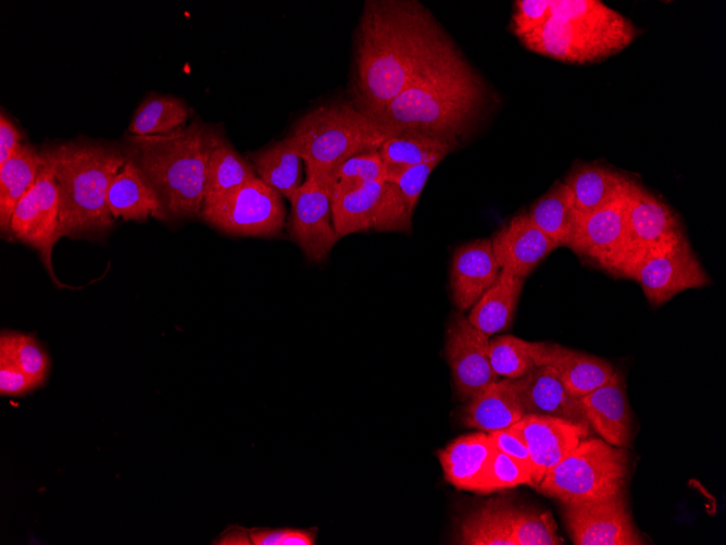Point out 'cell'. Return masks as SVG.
Listing matches in <instances>:
<instances>
[{"label": "cell", "instance_id": "obj_2", "mask_svg": "<svg viewBox=\"0 0 726 545\" xmlns=\"http://www.w3.org/2000/svg\"><path fill=\"white\" fill-rule=\"evenodd\" d=\"M488 89L451 44L402 92L372 116L397 133L433 137L456 148L483 116Z\"/></svg>", "mask_w": 726, "mask_h": 545}, {"label": "cell", "instance_id": "obj_22", "mask_svg": "<svg viewBox=\"0 0 726 545\" xmlns=\"http://www.w3.org/2000/svg\"><path fill=\"white\" fill-rule=\"evenodd\" d=\"M536 366H550L560 375L567 392L581 398L606 382L615 368L606 360L555 343H534Z\"/></svg>", "mask_w": 726, "mask_h": 545}, {"label": "cell", "instance_id": "obj_4", "mask_svg": "<svg viewBox=\"0 0 726 545\" xmlns=\"http://www.w3.org/2000/svg\"><path fill=\"white\" fill-rule=\"evenodd\" d=\"M217 132L196 119L164 135H125L123 151L157 193L164 222L200 216L206 164Z\"/></svg>", "mask_w": 726, "mask_h": 545}, {"label": "cell", "instance_id": "obj_24", "mask_svg": "<svg viewBox=\"0 0 726 545\" xmlns=\"http://www.w3.org/2000/svg\"><path fill=\"white\" fill-rule=\"evenodd\" d=\"M108 207L112 216L124 221H147L152 216L164 222L160 199L132 160L125 163L112 179L108 190Z\"/></svg>", "mask_w": 726, "mask_h": 545}, {"label": "cell", "instance_id": "obj_17", "mask_svg": "<svg viewBox=\"0 0 726 545\" xmlns=\"http://www.w3.org/2000/svg\"><path fill=\"white\" fill-rule=\"evenodd\" d=\"M524 438L531 459L533 486L578 443L588 437L590 429L549 416L525 413L513 424Z\"/></svg>", "mask_w": 726, "mask_h": 545}, {"label": "cell", "instance_id": "obj_38", "mask_svg": "<svg viewBox=\"0 0 726 545\" xmlns=\"http://www.w3.org/2000/svg\"><path fill=\"white\" fill-rule=\"evenodd\" d=\"M512 534L516 545H560L556 524L548 512L514 507Z\"/></svg>", "mask_w": 726, "mask_h": 545}, {"label": "cell", "instance_id": "obj_44", "mask_svg": "<svg viewBox=\"0 0 726 545\" xmlns=\"http://www.w3.org/2000/svg\"><path fill=\"white\" fill-rule=\"evenodd\" d=\"M35 385L29 377L7 356L0 355V393L1 395H22Z\"/></svg>", "mask_w": 726, "mask_h": 545}, {"label": "cell", "instance_id": "obj_26", "mask_svg": "<svg viewBox=\"0 0 726 545\" xmlns=\"http://www.w3.org/2000/svg\"><path fill=\"white\" fill-rule=\"evenodd\" d=\"M45 165L43 158L35 146L22 143L13 154L0 164V233L10 239L12 214L24 195L36 182Z\"/></svg>", "mask_w": 726, "mask_h": 545}, {"label": "cell", "instance_id": "obj_23", "mask_svg": "<svg viewBox=\"0 0 726 545\" xmlns=\"http://www.w3.org/2000/svg\"><path fill=\"white\" fill-rule=\"evenodd\" d=\"M525 414L513 380H498L467 400L462 422L485 433L506 429Z\"/></svg>", "mask_w": 726, "mask_h": 545}, {"label": "cell", "instance_id": "obj_19", "mask_svg": "<svg viewBox=\"0 0 726 545\" xmlns=\"http://www.w3.org/2000/svg\"><path fill=\"white\" fill-rule=\"evenodd\" d=\"M500 270L490 238L474 239L454 250L450 267V290L459 312L463 313L475 305L495 283Z\"/></svg>", "mask_w": 726, "mask_h": 545}, {"label": "cell", "instance_id": "obj_28", "mask_svg": "<svg viewBox=\"0 0 726 545\" xmlns=\"http://www.w3.org/2000/svg\"><path fill=\"white\" fill-rule=\"evenodd\" d=\"M525 278L501 269L495 283L470 309L468 321L488 336L512 324Z\"/></svg>", "mask_w": 726, "mask_h": 545}, {"label": "cell", "instance_id": "obj_42", "mask_svg": "<svg viewBox=\"0 0 726 545\" xmlns=\"http://www.w3.org/2000/svg\"><path fill=\"white\" fill-rule=\"evenodd\" d=\"M440 161L431 160L413 165L390 179L398 186L413 213L428 176Z\"/></svg>", "mask_w": 726, "mask_h": 545}, {"label": "cell", "instance_id": "obj_13", "mask_svg": "<svg viewBox=\"0 0 726 545\" xmlns=\"http://www.w3.org/2000/svg\"><path fill=\"white\" fill-rule=\"evenodd\" d=\"M489 337L462 312L454 313L447 325L445 356L454 389L463 401L499 380L489 361Z\"/></svg>", "mask_w": 726, "mask_h": 545}, {"label": "cell", "instance_id": "obj_36", "mask_svg": "<svg viewBox=\"0 0 726 545\" xmlns=\"http://www.w3.org/2000/svg\"><path fill=\"white\" fill-rule=\"evenodd\" d=\"M0 355L7 356L33 382L39 386L48 375V355L34 336L3 331L0 336Z\"/></svg>", "mask_w": 726, "mask_h": 545}, {"label": "cell", "instance_id": "obj_29", "mask_svg": "<svg viewBox=\"0 0 726 545\" xmlns=\"http://www.w3.org/2000/svg\"><path fill=\"white\" fill-rule=\"evenodd\" d=\"M492 449L488 433L481 431L453 439L438 453L446 481L458 490L475 492Z\"/></svg>", "mask_w": 726, "mask_h": 545}, {"label": "cell", "instance_id": "obj_11", "mask_svg": "<svg viewBox=\"0 0 726 545\" xmlns=\"http://www.w3.org/2000/svg\"><path fill=\"white\" fill-rule=\"evenodd\" d=\"M10 239L36 250L52 282L68 287L58 280L52 267V251L61 239L59 196L53 173L46 164L12 214Z\"/></svg>", "mask_w": 726, "mask_h": 545}, {"label": "cell", "instance_id": "obj_41", "mask_svg": "<svg viewBox=\"0 0 726 545\" xmlns=\"http://www.w3.org/2000/svg\"><path fill=\"white\" fill-rule=\"evenodd\" d=\"M550 15V0H518L511 16V30L520 39L542 25Z\"/></svg>", "mask_w": 726, "mask_h": 545}, {"label": "cell", "instance_id": "obj_18", "mask_svg": "<svg viewBox=\"0 0 726 545\" xmlns=\"http://www.w3.org/2000/svg\"><path fill=\"white\" fill-rule=\"evenodd\" d=\"M501 269L526 278L558 247L528 218L520 212L506 221L490 238Z\"/></svg>", "mask_w": 726, "mask_h": 545}, {"label": "cell", "instance_id": "obj_10", "mask_svg": "<svg viewBox=\"0 0 726 545\" xmlns=\"http://www.w3.org/2000/svg\"><path fill=\"white\" fill-rule=\"evenodd\" d=\"M200 218L229 236L275 238L286 225V208L283 197L255 177L203 203Z\"/></svg>", "mask_w": 726, "mask_h": 545}, {"label": "cell", "instance_id": "obj_3", "mask_svg": "<svg viewBox=\"0 0 726 545\" xmlns=\"http://www.w3.org/2000/svg\"><path fill=\"white\" fill-rule=\"evenodd\" d=\"M59 196L60 237L101 239L114 227L110 184L126 160L121 144L79 138L40 148Z\"/></svg>", "mask_w": 726, "mask_h": 545}, {"label": "cell", "instance_id": "obj_6", "mask_svg": "<svg viewBox=\"0 0 726 545\" xmlns=\"http://www.w3.org/2000/svg\"><path fill=\"white\" fill-rule=\"evenodd\" d=\"M396 134L351 101H340L310 110L295 123L288 136L302 157L305 176L327 179L343 161L378 150Z\"/></svg>", "mask_w": 726, "mask_h": 545}, {"label": "cell", "instance_id": "obj_45", "mask_svg": "<svg viewBox=\"0 0 726 545\" xmlns=\"http://www.w3.org/2000/svg\"><path fill=\"white\" fill-rule=\"evenodd\" d=\"M24 135L15 122L1 108L0 112V164L4 163L24 143Z\"/></svg>", "mask_w": 726, "mask_h": 545}, {"label": "cell", "instance_id": "obj_20", "mask_svg": "<svg viewBox=\"0 0 726 545\" xmlns=\"http://www.w3.org/2000/svg\"><path fill=\"white\" fill-rule=\"evenodd\" d=\"M513 383L525 413L554 417L590 429L581 399L567 392L552 367H535Z\"/></svg>", "mask_w": 726, "mask_h": 545}, {"label": "cell", "instance_id": "obj_32", "mask_svg": "<svg viewBox=\"0 0 726 545\" xmlns=\"http://www.w3.org/2000/svg\"><path fill=\"white\" fill-rule=\"evenodd\" d=\"M255 177L252 163L218 131L206 164L203 203L216 200Z\"/></svg>", "mask_w": 726, "mask_h": 545}, {"label": "cell", "instance_id": "obj_40", "mask_svg": "<svg viewBox=\"0 0 726 545\" xmlns=\"http://www.w3.org/2000/svg\"><path fill=\"white\" fill-rule=\"evenodd\" d=\"M246 535L247 545H315L317 529L252 528Z\"/></svg>", "mask_w": 726, "mask_h": 545}, {"label": "cell", "instance_id": "obj_16", "mask_svg": "<svg viewBox=\"0 0 726 545\" xmlns=\"http://www.w3.org/2000/svg\"><path fill=\"white\" fill-rule=\"evenodd\" d=\"M627 240L628 226L624 195L608 206L579 218L574 239L568 248L611 272L623 256Z\"/></svg>", "mask_w": 726, "mask_h": 545}, {"label": "cell", "instance_id": "obj_21", "mask_svg": "<svg viewBox=\"0 0 726 545\" xmlns=\"http://www.w3.org/2000/svg\"><path fill=\"white\" fill-rule=\"evenodd\" d=\"M586 418L603 441L616 447H629L633 436L631 410L623 375L614 371L599 387L581 398Z\"/></svg>", "mask_w": 726, "mask_h": 545}, {"label": "cell", "instance_id": "obj_34", "mask_svg": "<svg viewBox=\"0 0 726 545\" xmlns=\"http://www.w3.org/2000/svg\"><path fill=\"white\" fill-rule=\"evenodd\" d=\"M189 116L190 109L180 98L150 94L135 110L127 132L139 136L164 135L186 125Z\"/></svg>", "mask_w": 726, "mask_h": 545}, {"label": "cell", "instance_id": "obj_8", "mask_svg": "<svg viewBox=\"0 0 726 545\" xmlns=\"http://www.w3.org/2000/svg\"><path fill=\"white\" fill-rule=\"evenodd\" d=\"M331 216L340 238L359 232L412 230V215L405 198L390 181L335 183L331 185Z\"/></svg>", "mask_w": 726, "mask_h": 545}, {"label": "cell", "instance_id": "obj_35", "mask_svg": "<svg viewBox=\"0 0 726 545\" xmlns=\"http://www.w3.org/2000/svg\"><path fill=\"white\" fill-rule=\"evenodd\" d=\"M533 349V342L513 335H498L489 339L488 356L491 368L499 377L518 379L537 367Z\"/></svg>", "mask_w": 726, "mask_h": 545}, {"label": "cell", "instance_id": "obj_37", "mask_svg": "<svg viewBox=\"0 0 726 545\" xmlns=\"http://www.w3.org/2000/svg\"><path fill=\"white\" fill-rule=\"evenodd\" d=\"M521 484L533 485L530 471L516 459L493 447L478 478L475 493L489 494Z\"/></svg>", "mask_w": 726, "mask_h": 545}, {"label": "cell", "instance_id": "obj_14", "mask_svg": "<svg viewBox=\"0 0 726 545\" xmlns=\"http://www.w3.org/2000/svg\"><path fill=\"white\" fill-rule=\"evenodd\" d=\"M575 545H640L624 493L599 501L562 505Z\"/></svg>", "mask_w": 726, "mask_h": 545}, {"label": "cell", "instance_id": "obj_27", "mask_svg": "<svg viewBox=\"0 0 726 545\" xmlns=\"http://www.w3.org/2000/svg\"><path fill=\"white\" fill-rule=\"evenodd\" d=\"M256 176L283 198L290 200L303 184V160L287 135L270 146L249 153Z\"/></svg>", "mask_w": 726, "mask_h": 545}, {"label": "cell", "instance_id": "obj_15", "mask_svg": "<svg viewBox=\"0 0 726 545\" xmlns=\"http://www.w3.org/2000/svg\"><path fill=\"white\" fill-rule=\"evenodd\" d=\"M625 200L628 240L623 256L613 269L624 258L635 252L685 236L677 213L633 178L629 179Z\"/></svg>", "mask_w": 726, "mask_h": 545}, {"label": "cell", "instance_id": "obj_12", "mask_svg": "<svg viewBox=\"0 0 726 545\" xmlns=\"http://www.w3.org/2000/svg\"><path fill=\"white\" fill-rule=\"evenodd\" d=\"M331 184L321 177L305 176L293 194L286 228L304 257L322 262L340 239L331 216Z\"/></svg>", "mask_w": 726, "mask_h": 545}, {"label": "cell", "instance_id": "obj_25", "mask_svg": "<svg viewBox=\"0 0 726 545\" xmlns=\"http://www.w3.org/2000/svg\"><path fill=\"white\" fill-rule=\"evenodd\" d=\"M629 179L608 166L577 162L563 183L571 190L578 215L583 218L624 196Z\"/></svg>", "mask_w": 726, "mask_h": 545}, {"label": "cell", "instance_id": "obj_5", "mask_svg": "<svg viewBox=\"0 0 726 545\" xmlns=\"http://www.w3.org/2000/svg\"><path fill=\"white\" fill-rule=\"evenodd\" d=\"M638 28L598 0H550V15L520 38L530 51L573 64L600 62L625 49Z\"/></svg>", "mask_w": 726, "mask_h": 545}, {"label": "cell", "instance_id": "obj_1", "mask_svg": "<svg viewBox=\"0 0 726 545\" xmlns=\"http://www.w3.org/2000/svg\"><path fill=\"white\" fill-rule=\"evenodd\" d=\"M451 44L418 1H365L354 39L351 102L373 115Z\"/></svg>", "mask_w": 726, "mask_h": 545}, {"label": "cell", "instance_id": "obj_9", "mask_svg": "<svg viewBox=\"0 0 726 545\" xmlns=\"http://www.w3.org/2000/svg\"><path fill=\"white\" fill-rule=\"evenodd\" d=\"M611 273L636 281L653 306H661L687 289L711 284L686 235L624 258Z\"/></svg>", "mask_w": 726, "mask_h": 545}, {"label": "cell", "instance_id": "obj_39", "mask_svg": "<svg viewBox=\"0 0 726 545\" xmlns=\"http://www.w3.org/2000/svg\"><path fill=\"white\" fill-rule=\"evenodd\" d=\"M327 181L335 183H364L387 181L386 170L378 150L354 154L338 165Z\"/></svg>", "mask_w": 726, "mask_h": 545}, {"label": "cell", "instance_id": "obj_30", "mask_svg": "<svg viewBox=\"0 0 726 545\" xmlns=\"http://www.w3.org/2000/svg\"><path fill=\"white\" fill-rule=\"evenodd\" d=\"M530 221L556 247H569L579 222L571 190L563 182H555L528 209Z\"/></svg>", "mask_w": 726, "mask_h": 545}, {"label": "cell", "instance_id": "obj_7", "mask_svg": "<svg viewBox=\"0 0 726 545\" xmlns=\"http://www.w3.org/2000/svg\"><path fill=\"white\" fill-rule=\"evenodd\" d=\"M628 455L602 438H584L538 483L562 505L609 499L624 493Z\"/></svg>", "mask_w": 726, "mask_h": 545}, {"label": "cell", "instance_id": "obj_33", "mask_svg": "<svg viewBox=\"0 0 726 545\" xmlns=\"http://www.w3.org/2000/svg\"><path fill=\"white\" fill-rule=\"evenodd\" d=\"M451 145L439 139L411 133H398L388 137L379 147L387 181L413 165L442 160L454 150Z\"/></svg>", "mask_w": 726, "mask_h": 545}, {"label": "cell", "instance_id": "obj_43", "mask_svg": "<svg viewBox=\"0 0 726 545\" xmlns=\"http://www.w3.org/2000/svg\"><path fill=\"white\" fill-rule=\"evenodd\" d=\"M488 436L495 448L523 463L531 473V459L528 447L514 425L490 432Z\"/></svg>", "mask_w": 726, "mask_h": 545}, {"label": "cell", "instance_id": "obj_31", "mask_svg": "<svg viewBox=\"0 0 726 545\" xmlns=\"http://www.w3.org/2000/svg\"><path fill=\"white\" fill-rule=\"evenodd\" d=\"M514 505L509 498H492L466 515L458 524V544L516 545L512 534Z\"/></svg>", "mask_w": 726, "mask_h": 545}]
</instances>
